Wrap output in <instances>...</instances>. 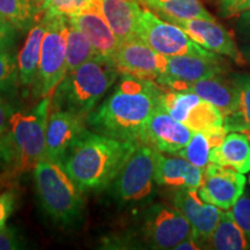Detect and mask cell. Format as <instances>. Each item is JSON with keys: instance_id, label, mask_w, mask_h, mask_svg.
I'll return each instance as SVG.
<instances>
[{"instance_id": "6da1fadb", "label": "cell", "mask_w": 250, "mask_h": 250, "mask_svg": "<svg viewBox=\"0 0 250 250\" xmlns=\"http://www.w3.org/2000/svg\"><path fill=\"white\" fill-rule=\"evenodd\" d=\"M162 92L155 81L122 74L108 98L88 115L87 124L103 136L140 144L144 126L160 107Z\"/></svg>"}, {"instance_id": "277c9868", "label": "cell", "mask_w": 250, "mask_h": 250, "mask_svg": "<svg viewBox=\"0 0 250 250\" xmlns=\"http://www.w3.org/2000/svg\"><path fill=\"white\" fill-rule=\"evenodd\" d=\"M36 191L43 210L62 227L80 223L85 211L83 191L61 164L43 159L35 167Z\"/></svg>"}, {"instance_id": "603a6c76", "label": "cell", "mask_w": 250, "mask_h": 250, "mask_svg": "<svg viewBox=\"0 0 250 250\" xmlns=\"http://www.w3.org/2000/svg\"><path fill=\"white\" fill-rule=\"evenodd\" d=\"M206 249L248 250L250 236L236 224L229 210H223L217 228L206 242Z\"/></svg>"}, {"instance_id": "f35d334b", "label": "cell", "mask_w": 250, "mask_h": 250, "mask_svg": "<svg viewBox=\"0 0 250 250\" xmlns=\"http://www.w3.org/2000/svg\"><path fill=\"white\" fill-rule=\"evenodd\" d=\"M241 52H242L243 57H245L246 61L250 64V44L243 46L242 50H241Z\"/></svg>"}, {"instance_id": "7c38bea8", "label": "cell", "mask_w": 250, "mask_h": 250, "mask_svg": "<svg viewBox=\"0 0 250 250\" xmlns=\"http://www.w3.org/2000/svg\"><path fill=\"white\" fill-rule=\"evenodd\" d=\"M192 134L193 131L190 127L159 107L144 126L139 143L149 145L158 152L174 155L186 147Z\"/></svg>"}, {"instance_id": "2e32d148", "label": "cell", "mask_w": 250, "mask_h": 250, "mask_svg": "<svg viewBox=\"0 0 250 250\" xmlns=\"http://www.w3.org/2000/svg\"><path fill=\"white\" fill-rule=\"evenodd\" d=\"M87 117L68 110H52L46 125L44 158L61 162L74 142L87 130Z\"/></svg>"}, {"instance_id": "4316f807", "label": "cell", "mask_w": 250, "mask_h": 250, "mask_svg": "<svg viewBox=\"0 0 250 250\" xmlns=\"http://www.w3.org/2000/svg\"><path fill=\"white\" fill-rule=\"evenodd\" d=\"M41 12L33 0H0V14L17 30H30Z\"/></svg>"}, {"instance_id": "7402d4cb", "label": "cell", "mask_w": 250, "mask_h": 250, "mask_svg": "<svg viewBox=\"0 0 250 250\" xmlns=\"http://www.w3.org/2000/svg\"><path fill=\"white\" fill-rule=\"evenodd\" d=\"M43 15L39 22L34 24L29 30L26 42L17 58L19 83L23 86L31 85L35 81L37 72H39L41 44H42L43 36L45 33V20Z\"/></svg>"}, {"instance_id": "d6a6232c", "label": "cell", "mask_w": 250, "mask_h": 250, "mask_svg": "<svg viewBox=\"0 0 250 250\" xmlns=\"http://www.w3.org/2000/svg\"><path fill=\"white\" fill-rule=\"evenodd\" d=\"M219 4L225 17H233L250 9V0H220Z\"/></svg>"}, {"instance_id": "7bdbcfd3", "label": "cell", "mask_w": 250, "mask_h": 250, "mask_svg": "<svg viewBox=\"0 0 250 250\" xmlns=\"http://www.w3.org/2000/svg\"><path fill=\"white\" fill-rule=\"evenodd\" d=\"M249 139H250V137H249Z\"/></svg>"}, {"instance_id": "60d3db41", "label": "cell", "mask_w": 250, "mask_h": 250, "mask_svg": "<svg viewBox=\"0 0 250 250\" xmlns=\"http://www.w3.org/2000/svg\"><path fill=\"white\" fill-rule=\"evenodd\" d=\"M249 196H250V176H249Z\"/></svg>"}, {"instance_id": "ab89813d", "label": "cell", "mask_w": 250, "mask_h": 250, "mask_svg": "<svg viewBox=\"0 0 250 250\" xmlns=\"http://www.w3.org/2000/svg\"><path fill=\"white\" fill-rule=\"evenodd\" d=\"M36 1H37V2H40L41 7H42V4H43V0H36ZM42 11H43V9H42Z\"/></svg>"}, {"instance_id": "8992f818", "label": "cell", "mask_w": 250, "mask_h": 250, "mask_svg": "<svg viewBox=\"0 0 250 250\" xmlns=\"http://www.w3.org/2000/svg\"><path fill=\"white\" fill-rule=\"evenodd\" d=\"M45 33L41 44L39 72L36 76L37 94L50 96L65 77L68 19L64 15L44 13Z\"/></svg>"}, {"instance_id": "4fadbf2b", "label": "cell", "mask_w": 250, "mask_h": 250, "mask_svg": "<svg viewBox=\"0 0 250 250\" xmlns=\"http://www.w3.org/2000/svg\"><path fill=\"white\" fill-rule=\"evenodd\" d=\"M115 65L122 74L155 81L165 71L167 57L154 51L139 37L121 42Z\"/></svg>"}, {"instance_id": "e575fe53", "label": "cell", "mask_w": 250, "mask_h": 250, "mask_svg": "<svg viewBox=\"0 0 250 250\" xmlns=\"http://www.w3.org/2000/svg\"><path fill=\"white\" fill-rule=\"evenodd\" d=\"M17 29L0 14V51H5L13 45Z\"/></svg>"}, {"instance_id": "74e56055", "label": "cell", "mask_w": 250, "mask_h": 250, "mask_svg": "<svg viewBox=\"0 0 250 250\" xmlns=\"http://www.w3.org/2000/svg\"><path fill=\"white\" fill-rule=\"evenodd\" d=\"M203 249V246L192 235L183 240L179 245L175 247V250H198Z\"/></svg>"}, {"instance_id": "f546056e", "label": "cell", "mask_w": 250, "mask_h": 250, "mask_svg": "<svg viewBox=\"0 0 250 250\" xmlns=\"http://www.w3.org/2000/svg\"><path fill=\"white\" fill-rule=\"evenodd\" d=\"M19 81L18 62L11 52L0 51V95L12 93Z\"/></svg>"}, {"instance_id": "5b68a950", "label": "cell", "mask_w": 250, "mask_h": 250, "mask_svg": "<svg viewBox=\"0 0 250 250\" xmlns=\"http://www.w3.org/2000/svg\"><path fill=\"white\" fill-rule=\"evenodd\" d=\"M51 98L45 96L29 112H15L12 121V142L14 148V175L35 169L44 158L46 125Z\"/></svg>"}, {"instance_id": "836d02e7", "label": "cell", "mask_w": 250, "mask_h": 250, "mask_svg": "<svg viewBox=\"0 0 250 250\" xmlns=\"http://www.w3.org/2000/svg\"><path fill=\"white\" fill-rule=\"evenodd\" d=\"M15 196L13 191L0 193V229H4L6 223L14 208Z\"/></svg>"}, {"instance_id": "d590c367", "label": "cell", "mask_w": 250, "mask_h": 250, "mask_svg": "<svg viewBox=\"0 0 250 250\" xmlns=\"http://www.w3.org/2000/svg\"><path fill=\"white\" fill-rule=\"evenodd\" d=\"M204 133L206 134V137H208L211 147L214 148V147H218V146H220L221 144L224 143L228 131L226 130V127H225L224 125H221V126H217L211 130L205 131Z\"/></svg>"}, {"instance_id": "30bf717a", "label": "cell", "mask_w": 250, "mask_h": 250, "mask_svg": "<svg viewBox=\"0 0 250 250\" xmlns=\"http://www.w3.org/2000/svg\"><path fill=\"white\" fill-rule=\"evenodd\" d=\"M160 107L192 131L205 132L224 125L223 112L211 102L191 92L164 89Z\"/></svg>"}, {"instance_id": "484cf974", "label": "cell", "mask_w": 250, "mask_h": 250, "mask_svg": "<svg viewBox=\"0 0 250 250\" xmlns=\"http://www.w3.org/2000/svg\"><path fill=\"white\" fill-rule=\"evenodd\" d=\"M18 109L5 96L0 95V168L13 173L14 148L12 142V121Z\"/></svg>"}, {"instance_id": "e0dca14e", "label": "cell", "mask_w": 250, "mask_h": 250, "mask_svg": "<svg viewBox=\"0 0 250 250\" xmlns=\"http://www.w3.org/2000/svg\"><path fill=\"white\" fill-rule=\"evenodd\" d=\"M67 19L72 26L83 31L89 40L96 57L114 62L121 41L115 35L100 12L96 0H94V4L90 7L71 15Z\"/></svg>"}, {"instance_id": "9a60e30c", "label": "cell", "mask_w": 250, "mask_h": 250, "mask_svg": "<svg viewBox=\"0 0 250 250\" xmlns=\"http://www.w3.org/2000/svg\"><path fill=\"white\" fill-rule=\"evenodd\" d=\"M166 21L182 28L196 43L208 51L226 56L239 64L245 61L241 50L237 48L233 37L223 26L215 22V20L168 19Z\"/></svg>"}, {"instance_id": "d6986e66", "label": "cell", "mask_w": 250, "mask_h": 250, "mask_svg": "<svg viewBox=\"0 0 250 250\" xmlns=\"http://www.w3.org/2000/svg\"><path fill=\"white\" fill-rule=\"evenodd\" d=\"M96 4L121 42L138 37L143 12L139 0H96Z\"/></svg>"}, {"instance_id": "44dd1931", "label": "cell", "mask_w": 250, "mask_h": 250, "mask_svg": "<svg viewBox=\"0 0 250 250\" xmlns=\"http://www.w3.org/2000/svg\"><path fill=\"white\" fill-rule=\"evenodd\" d=\"M210 162L226 166L242 174L250 171V139L245 132H228L224 143L211 149Z\"/></svg>"}, {"instance_id": "83f0119b", "label": "cell", "mask_w": 250, "mask_h": 250, "mask_svg": "<svg viewBox=\"0 0 250 250\" xmlns=\"http://www.w3.org/2000/svg\"><path fill=\"white\" fill-rule=\"evenodd\" d=\"M95 57V51H94L93 46L85 34L68 22L65 76L77 70L83 62Z\"/></svg>"}, {"instance_id": "3957f363", "label": "cell", "mask_w": 250, "mask_h": 250, "mask_svg": "<svg viewBox=\"0 0 250 250\" xmlns=\"http://www.w3.org/2000/svg\"><path fill=\"white\" fill-rule=\"evenodd\" d=\"M120 71L114 62L89 59L64 77L51 98V110H68L88 117L116 83Z\"/></svg>"}, {"instance_id": "b9f144b4", "label": "cell", "mask_w": 250, "mask_h": 250, "mask_svg": "<svg viewBox=\"0 0 250 250\" xmlns=\"http://www.w3.org/2000/svg\"><path fill=\"white\" fill-rule=\"evenodd\" d=\"M218 1H220V0H218Z\"/></svg>"}, {"instance_id": "52a82bcc", "label": "cell", "mask_w": 250, "mask_h": 250, "mask_svg": "<svg viewBox=\"0 0 250 250\" xmlns=\"http://www.w3.org/2000/svg\"><path fill=\"white\" fill-rule=\"evenodd\" d=\"M137 236L147 248L175 249L192 235V227L176 206L152 204L140 215Z\"/></svg>"}, {"instance_id": "8d00e7d4", "label": "cell", "mask_w": 250, "mask_h": 250, "mask_svg": "<svg viewBox=\"0 0 250 250\" xmlns=\"http://www.w3.org/2000/svg\"><path fill=\"white\" fill-rule=\"evenodd\" d=\"M236 29L242 36L250 39V9L240 14L236 23Z\"/></svg>"}, {"instance_id": "7a4b0ae2", "label": "cell", "mask_w": 250, "mask_h": 250, "mask_svg": "<svg viewBox=\"0 0 250 250\" xmlns=\"http://www.w3.org/2000/svg\"><path fill=\"white\" fill-rule=\"evenodd\" d=\"M138 145L87 129L59 164L83 192L101 191L116 179Z\"/></svg>"}, {"instance_id": "4dcf8cb0", "label": "cell", "mask_w": 250, "mask_h": 250, "mask_svg": "<svg viewBox=\"0 0 250 250\" xmlns=\"http://www.w3.org/2000/svg\"><path fill=\"white\" fill-rule=\"evenodd\" d=\"M234 220L250 236V196L243 195L230 208Z\"/></svg>"}, {"instance_id": "cb8c5ba5", "label": "cell", "mask_w": 250, "mask_h": 250, "mask_svg": "<svg viewBox=\"0 0 250 250\" xmlns=\"http://www.w3.org/2000/svg\"><path fill=\"white\" fill-rule=\"evenodd\" d=\"M236 89L237 102L233 112L224 116V126L228 132H250V74L236 73L230 77Z\"/></svg>"}, {"instance_id": "f1b7e54d", "label": "cell", "mask_w": 250, "mask_h": 250, "mask_svg": "<svg viewBox=\"0 0 250 250\" xmlns=\"http://www.w3.org/2000/svg\"><path fill=\"white\" fill-rule=\"evenodd\" d=\"M211 149L212 147L206 134L204 132H199V131H193L191 139L188 143V145L175 153L174 155L184 158L190 164L204 169L210 162Z\"/></svg>"}, {"instance_id": "8fae6325", "label": "cell", "mask_w": 250, "mask_h": 250, "mask_svg": "<svg viewBox=\"0 0 250 250\" xmlns=\"http://www.w3.org/2000/svg\"><path fill=\"white\" fill-rule=\"evenodd\" d=\"M247 179L242 173L226 166L208 162L204 168L199 195L206 203L221 210H230L243 195Z\"/></svg>"}, {"instance_id": "5bb4252c", "label": "cell", "mask_w": 250, "mask_h": 250, "mask_svg": "<svg viewBox=\"0 0 250 250\" xmlns=\"http://www.w3.org/2000/svg\"><path fill=\"white\" fill-rule=\"evenodd\" d=\"M224 72L218 56H173L167 57V65L156 79V83L167 90H177L183 83L219 76Z\"/></svg>"}, {"instance_id": "ac0fdd59", "label": "cell", "mask_w": 250, "mask_h": 250, "mask_svg": "<svg viewBox=\"0 0 250 250\" xmlns=\"http://www.w3.org/2000/svg\"><path fill=\"white\" fill-rule=\"evenodd\" d=\"M204 169L190 164L179 155L166 156L158 152L155 161L154 180L158 186L170 189H199L203 183Z\"/></svg>"}, {"instance_id": "ffe728a7", "label": "cell", "mask_w": 250, "mask_h": 250, "mask_svg": "<svg viewBox=\"0 0 250 250\" xmlns=\"http://www.w3.org/2000/svg\"><path fill=\"white\" fill-rule=\"evenodd\" d=\"M179 92H191L202 99L211 102L224 116L234 111L236 107L237 95L232 80L225 79L221 74L206 79L197 80L193 83H183L179 87Z\"/></svg>"}, {"instance_id": "ba28073f", "label": "cell", "mask_w": 250, "mask_h": 250, "mask_svg": "<svg viewBox=\"0 0 250 250\" xmlns=\"http://www.w3.org/2000/svg\"><path fill=\"white\" fill-rule=\"evenodd\" d=\"M158 151L146 144H139L109 186L111 196L121 204L145 201L153 192L155 161Z\"/></svg>"}, {"instance_id": "9c48e42d", "label": "cell", "mask_w": 250, "mask_h": 250, "mask_svg": "<svg viewBox=\"0 0 250 250\" xmlns=\"http://www.w3.org/2000/svg\"><path fill=\"white\" fill-rule=\"evenodd\" d=\"M138 37L154 51L166 57L173 56H199L217 57L215 52L208 51L196 43L191 37L176 24L168 22L151 9L143 8L140 15Z\"/></svg>"}, {"instance_id": "d4e9b609", "label": "cell", "mask_w": 250, "mask_h": 250, "mask_svg": "<svg viewBox=\"0 0 250 250\" xmlns=\"http://www.w3.org/2000/svg\"><path fill=\"white\" fill-rule=\"evenodd\" d=\"M140 4L155 12L164 20L168 19H206L214 20L199 0H139Z\"/></svg>"}, {"instance_id": "1f68e13d", "label": "cell", "mask_w": 250, "mask_h": 250, "mask_svg": "<svg viewBox=\"0 0 250 250\" xmlns=\"http://www.w3.org/2000/svg\"><path fill=\"white\" fill-rule=\"evenodd\" d=\"M24 247L26 242L17 229L11 227L0 229V250H18Z\"/></svg>"}]
</instances>
